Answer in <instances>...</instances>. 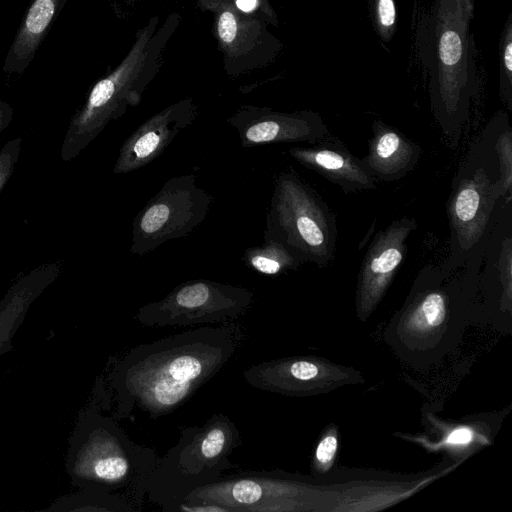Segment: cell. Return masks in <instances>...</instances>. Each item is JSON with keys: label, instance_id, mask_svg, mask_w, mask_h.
<instances>
[{"label": "cell", "instance_id": "2", "mask_svg": "<svg viewBox=\"0 0 512 512\" xmlns=\"http://www.w3.org/2000/svg\"><path fill=\"white\" fill-rule=\"evenodd\" d=\"M110 405V393L100 378L75 422L65 468L73 486L114 494L138 512L160 457L155 449L129 438L113 415L102 413Z\"/></svg>", "mask_w": 512, "mask_h": 512}, {"label": "cell", "instance_id": "13", "mask_svg": "<svg viewBox=\"0 0 512 512\" xmlns=\"http://www.w3.org/2000/svg\"><path fill=\"white\" fill-rule=\"evenodd\" d=\"M417 227L416 220L402 217L380 230L371 241L361 263L358 300L370 308L384 294L407 253V239Z\"/></svg>", "mask_w": 512, "mask_h": 512}, {"label": "cell", "instance_id": "12", "mask_svg": "<svg viewBox=\"0 0 512 512\" xmlns=\"http://www.w3.org/2000/svg\"><path fill=\"white\" fill-rule=\"evenodd\" d=\"M197 116L198 106L191 97L160 110L125 140L113 172L126 174L148 165L164 152L178 134L191 126Z\"/></svg>", "mask_w": 512, "mask_h": 512}, {"label": "cell", "instance_id": "27", "mask_svg": "<svg viewBox=\"0 0 512 512\" xmlns=\"http://www.w3.org/2000/svg\"><path fill=\"white\" fill-rule=\"evenodd\" d=\"M338 441L334 435H327L317 445L315 452L316 462L322 469H327L337 452Z\"/></svg>", "mask_w": 512, "mask_h": 512}, {"label": "cell", "instance_id": "20", "mask_svg": "<svg viewBox=\"0 0 512 512\" xmlns=\"http://www.w3.org/2000/svg\"><path fill=\"white\" fill-rule=\"evenodd\" d=\"M44 511L56 512H135L120 497L101 491L80 489L56 499Z\"/></svg>", "mask_w": 512, "mask_h": 512}, {"label": "cell", "instance_id": "6", "mask_svg": "<svg viewBox=\"0 0 512 512\" xmlns=\"http://www.w3.org/2000/svg\"><path fill=\"white\" fill-rule=\"evenodd\" d=\"M264 238L285 244L304 263L325 267L334 259L336 216L292 168L275 177Z\"/></svg>", "mask_w": 512, "mask_h": 512}, {"label": "cell", "instance_id": "3", "mask_svg": "<svg viewBox=\"0 0 512 512\" xmlns=\"http://www.w3.org/2000/svg\"><path fill=\"white\" fill-rule=\"evenodd\" d=\"M474 0H433L416 32L418 56L428 75L431 107L448 136H458L478 90L470 31Z\"/></svg>", "mask_w": 512, "mask_h": 512}, {"label": "cell", "instance_id": "28", "mask_svg": "<svg viewBox=\"0 0 512 512\" xmlns=\"http://www.w3.org/2000/svg\"><path fill=\"white\" fill-rule=\"evenodd\" d=\"M13 113V108L7 102L0 100V133L11 123Z\"/></svg>", "mask_w": 512, "mask_h": 512}, {"label": "cell", "instance_id": "5", "mask_svg": "<svg viewBox=\"0 0 512 512\" xmlns=\"http://www.w3.org/2000/svg\"><path fill=\"white\" fill-rule=\"evenodd\" d=\"M162 66L155 48L135 40L119 65L93 85L83 106L72 116L61 159L76 158L111 121L137 106Z\"/></svg>", "mask_w": 512, "mask_h": 512}, {"label": "cell", "instance_id": "4", "mask_svg": "<svg viewBox=\"0 0 512 512\" xmlns=\"http://www.w3.org/2000/svg\"><path fill=\"white\" fill-rule=\"evenodd\" d=\"M241 445L239 429L223 413H214L202 426L183 428L177 443L160 457L146 496L170 512L190 491L236 468L229 457Z\"/></svg>", "mask_w": 512, "mask_h": 512}, {"label": "cell", "instance_id": "29", "mask_svg": "<svg viewBox=\"0 0 512 512\" xmlns=\"http://www.w3.org/2000/svg\"><path fill=\"white\" fill-rule=\"evenodd\" d=\"M123 1H129V2H134V1H136V0H123Z\"/></svg>", "mask_w": 512, "mask_h": 512}, {"label": "cell", "instance_id": "21", "mask_svg": "<svg viewBox=\"0 0 512 512\" xmlns=\"http://www.w3.org/2000/svg\"><path fill=\"white\" fill-rule=\"evenodd\" d=\"M446 317V300L440 291H430L422 295L413 307L407 324L417 333L429 332L440 326Z\"/></svg>", "mask_w": 512, "mask_h": 512}, {"label": "cell", "instance_id": "25", "mask_svg": "<svg viewBox=\"0 0 512 512\" xmlns=\"http://www.w3.org/2000/svg\"><path fill=\"white\" fill-rule=\"evenodd\" d=\"M240 13L259 19L268 25L279 26L278 16L271 0H228Z\"/></svg>", "mask_w": 512, "mask_h": 512}, {"label": "cell", "instance_id": "7", "mask_svg": "<svg viewBox=\"0 0 512 512\" xmlns=\"http://www.w3.org/2000/svg\"><path fill=\"white\" fill-rule=\"evenodd\" d=\"M254 292L242 286L194 279L175 286L164 298L140 307L134 319L145 327L222 324L244 317Z\"/></svg>", "mask_w": 512, "mask_h": 512}, {"label": "cell", "instance_id": "1", "mask_svg": "<svg viewBox=\"0 0 512 512\" xmlns=\"http://www.w3.org/2000/svg\"><path fill=\"white\" fill-rule=\"evenodd\" d=\"M246 339L245 328L231 321L131 348L107 375L112 415L121 420L138 409L156 419L173 413L239 354Z\"/></svg>", "mask_w": 512, "mask_h": 512}, {"label": "cell", "instance_id": "8", "mask_svg": "<svg viewBox=\"0 0 512 512\" xmlns=\"http://www.w3.org/2000/svg\"><path fill=\"white\" fill-rule=\"evenodd\" d=\"M212 203L213 196L198 186L196 175L170 178L134 218L129 252L143 256L187 236L205 220Z\"/></svg>", "mask_w": 512, "mask_h": 512}, {"label": "cell", "instance_id": "18", "mask_svg": "<svg viewBox=\"0 0 512 512\" xmlns=\"http://www.w3.org/2000/svg\"><path fill=\"white\" fill-rule=\"evenodd\" d=\"M67 0H32L6 54L3 71L23 74Z\"/></svg>", "mask_w": 512, "mask_h": 512}, {"label": "cell", "instance_id": "17", "mask_svg": "<svg viewBox=\"0 0 512 512\" xmlns=\"http://www.w3.org/2000/svg\"><path fill=\"white\" fill-rule=\"evenodd\" d=\"M58 263L35 268L20 278L0 300V357L12 349V340L40 294L59 275Z\"/></svg>", "mask_w": 512, "mask_h": 512}, {"label": "cell", "instance_id": "10", "mask_svg": "<svg viewBox=\"0 0 512 512\" xmlns=\"http://www.w3.org/2000/svg\"><path fill=\"white\" fill-rule=\"evenodd\" d=\"M298 496L299 488L291 480L278 472L261 470L224 474L190 491L182 500L213 502L228 512H265L294 509Z\"/></svg>", "mask_w": 512, "mask_h": 512}, {"label": "cell", "instance_id": "14", "mask_svg": "<svg viewBox=\"0 0 512 512\" xmlns=\"http://www.w3.org/2000/svg\"><path fill=\"white\" fill-rule=\"evenodd\" d=\"M492 181L483 166L463 176L453 188L447 204L452 244L469 251L482 237L496 199Z\"/></svg>", "mask_w": 512, "mask_h": 512}, {"label": "cell", "instance_id": "9", "mask_svg": "<svg viewBox=\"0 0 512 512\" xmlns=\"http://www.w3.org/2000/svg\"><path fill=\"white\" fill-rule=\"evenodd\" d=\"M213 18V35L229 76L237 77L273 63L283 44L268 24L237 11L228 0H195Z\"/></svg>", "mask_w": 512, "mask_h": 512}, {"label": "cell", "instance_id": "19", "mask_svg": "<svg viewBox=\"0 0 512 512\" xmlns=\"http://www.w3.org/2000/svg\"><path fill=\"white\" fill-rule=\"evenodd\" d=\"M242 260L251 270L266 276L296 270L304 263L292 249L271 238H264L261 246L247 248Z\"/></svg>", "mask_w": 512, "mask_h": 512}, {"label": "cell", "instance_id": "26", "mask_svg": "<svg viewBox=\"0 0 512 512\" xmlns=\"http://www.w3.org/2000/svg\"><path fill=\"white\" fill-rule=\"evenodd\" d=\"M21 137L8 141L0 150V192L12 176L19 159Z\"/></svg>", "mask_w": 512, "mask_h": 512}, {"label": "cell", "instance_id": "15", "mask_svg": "<svg viewBox=\"0 0 512 512\" xmlns=\"http://www.w3.org/2000/svg\"><path fill=\"white\" fill-rule=\"evenodd\" d=\"M288 154L302 166L315 171L346 193L372 190L377 180L362 159L331 134L309 146H295Z\"/></svg>", "mask_w": 512, "mask_h": 512}, {"label": "cell", "instance_id": "16", "mask_svg": "<svg viewBox=\"0 0 512 512\" xmlns=\"http://www.w3.org/2000/svg\"><path fill=\"white\" fill-rule=\"evenodd\" d=\"M421 147L397 128L381 120L372 123L368 154L363 162L376 180L397 181L418 164Z\"/></svg>", "mask_w": 512, "mask_h": 512}, {"label": "cell", "instance_id": "11", "mask_svg": "<svg viewBox=\"0 0 512 512\" xmlns=\"http://www.w3.org/2000/svg\"><path fill=\"white\" fill-rule=\"evenodd\" d=\"M227 122L238 132L243 148L291 142L315 144L330 135L322 117L311 110L281 112L245 104Z\"/></svg>", "mask_w": 512, "mask_h": 512}, {"label": "cell", "instance_id": "22", "mask_svg": "<svg viewBox=\"0 0 512 512\" xmlns=\"http://www.w3.org/2000/svg\"><path fill=\"white\" fill-rule=\"evenodd\" d=\"M499 92L501 100L512 110V13L499 39Z\"/></svg>", "mask_w": 512, "mask_h": 512}, {"label": "cell", "instance_id": "24", "mask_svg": "<svg viewBox=\"0 0 512 512\" xmlns=\"http://www.w3.org/2000/svg\"><path fill=\"white\" fill-rule=\"evenodd\" d=\"M375 31L383 42H389L396 30L395 0H369Z\"/></svg>", "mask_w": 512, "mask_h": 512}, {"label": "cell", "instance_id": "23", "mask_svg": "<svg viewBox=\"0 0 512 512\" xmlns=\"http://www.w3.org/2000/svg\"><path fill=\"white\" fill-rule=\"evenodd\" d=\"M495 149L499 163V178L492 183V195L496 200L506 196L510 200L512 188V133L510 130L499 135Z\"/></svg>", "mask_w": 512, "mask_h": 512}]
</instances>
